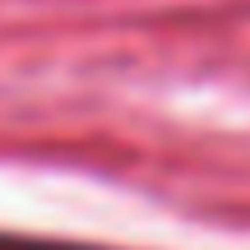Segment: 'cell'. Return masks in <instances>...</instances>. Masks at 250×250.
<instances>
[{"label":"cell","instance_id":"1","mask_svg":"<svg viewBox=\"0 0 250 250\" xmlns=\"http://www.w3.org/2000/svg\"><path fill=\"white\" fill-rule=\"evenodd\" d=\"M0 250H107V246H83V241H51V236H14V232H0Z\"/></svg>","mask_w":250,"mask_h":250}]
</instances>
